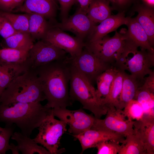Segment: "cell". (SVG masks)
Returning <instances> with one entry per match:
<instances>
[{
  "mask_svg": "<svg viewBox=\"0 0 154 154\" xmlns=\"http://www.w3.org/2000/svg\"><path fill=\"white\" fill-rule=\"evenodd\" d=\"M45 100L35 70L30 68L16 77L4 90L0 104L10 106L17 102H40Z\"/></svg>",
  "mask_w": 154,
  "mask_h": 154,
  "instance_id": "3957f363",
  "label": "cell"
},
{
  "mask_svg": "<svg viewBox=\"0 0 154 154\" xmlns=\"http://www.w3.org/2000/svg\"><path fill=\"white\" fill-rule=\"evenodd\" d=\"M17 32L9 21L0 15V35L5 39Z\"/></svg>",
  "mask_w": 154,
  "mask_h": 154,
  "instance_id": "e575fe53",
  "label": "cell"
},
{
  "mask_svg": "<svg viewBox=\"0 0 154 154\" xmlns=\"http://www.w3.org/2000/svg\"><path fill=\"white\" fill-rule=\"evenodd\" d=\"M129 0H116V2L119 5H123L127 2Z\"/></svg>",
  "mask_w": 154,
  "mask_h": 154,
  "instance_id": "b9f144b4",
  "label": "cell"
},
{
  "mask_svg": "<svg viewBox=\"0 0 154 154\" xmlns=\"http://www.w3.org/2000/svg\"><path fill=\"white\" fill-rule=\"evenodd\" d=\"M150 7H153L154 5V0H143Z\"/></svg>",
  "mask_w": 154,
  "mask_h": 154,
  "instance_id": "60d3db41",
  "label": "cell"
},
{
  "mask_svg": "<svg viewBox=\"0 0 154 154\" xmlns=\"http://www.w3.org/2000/svg\"><path fill=\"white\" fill-rule=\"evenodd\" d=\"M42 39L64 50L71 57L78 55L85 46L84 41L56 27H51Z\"/></svg>",
  "mask_w": 154,
  "mask_h": 154,
  "instance_id": "7c38bea8",
  "label": "cell"
},
{
  "mask_svg": "<svg viewBox=\"0 0 154 154\" xmlns=\"http://www.w3.org/2000/svg\"><path fill=\"white\" fill-rule=\"evenodd\" d=\"M140 80L135 76L128 74L124 71L119 109L122 110L130 101L134 99L138 89L141 86Z\"/></svg>",
  "mask_w": 154,
  "mask_h": 154,
  "instance_id": "ffe728a7",
  "label": "cell"
},
{
  "mask_svg": "<svg viewBox=\"0 0 154 154\" xmlns=\"http://www.w3.org/2000/svg\"><path fill=\"white\" fill-rule=\"evenodd\" d=\"M134 133L143 144L147 154H154V116L144 115L133 124Z\"/></svg>",
  "mask_w": 154,
  "mask_h": 154,
  "instance_id": "9a60e30c",
  "label": "cell"
},
{
  "mask_svg": "<svg viewBox=\"0 0 154 154\" xmlns=\"http://www.w3.org/2000/svg\"></svg>",
  "mask_w": 154,
  "mask_h": 154,
  "instance_id": "f6af8a7d",
  "label": "cell"
},
{
  "mask_svg": "<svg viewBox=\"0 0 154 154\" xmlns=\"http://www.w3.org/2000/svg\"><path fill=\"white\" fill-rule=\"evenodd\" d=\"M51 112L54 116L69 126L68 131L72 135H77L90 129L95 119L81 109L70 110L66 108H52Z\"/></svg>",
  "mask_w": 154,
  "mask_h": 154,
  "instance_id": "8fae6325",
  "label": "cell"
},
{
  "mask_svg": "<svg viewBox=\"0 0 154 154\" xmlns=\"http://www.w3.org/2000/svg\"><path fill=\"white\" fill-rule=\"evenodd\" d=\"M14 0H0V10L10 12L12 3Z\"/></svg>",
  "mask_w": 154,
  "mask_h": 154,
  "instance_id": "74e56055",
  "label": "cell"
},
{
  "mask_svg": "<svg viewBox=\"0 0 154 154\" xmlns=\"http://www.w3.org/2000/svg\"><path fill=\"white\" fill-rule=\"evenodd\" d=\"M127 38L123 49L115 63L117 69L128 71L131 74L139 79H144L145 76L152 71L154 65V54L142 48Z\"/></svg>",
  "mask_w": 154,
  "mask_h": 154,
  "instance_id": "5b68a950",
  "label": "cell"
},
{
  "mask_svg": "<svg viewBox=\"0 0 154 154\" xmlns=\"http://www.w3.org/2000/svg\"><path fill=\"white\" fill-rule=\"evenodd\" d=\"M67 58L35 69L47 101L45 105L49 108H66L72 104L68 87L70 64Z\"/></svg>",
  "mask_w": 154,
  "mask_h": 154,
  "instance_id": "6da1fadb",
  "label": "cell"
},
{
  "mask_svg": "<svg viewBox=\"0 0 154 154\" xmlns=\"http://www.w3.org/2000/svg\"><path fill=\"white\" fill-rule=\"evenodd\" d=\"M96 26L87 14L78 9L74 14L66 20L56 23L51 27L72 32L76 37L84 41L91 33Z\"/></svg>",
  "mask_w": 154,
  "mask_h": 154,
  "instance_id": "4fadbf2b",
  "label": "cell"
},
{
  "mask_svg": "<svg viewBox=\"0 0 154 154\" xmlns=\"http://www.w3.org/2000/svg\"><path fill=\"white\" fill-rule=\"evenodd\" d=\"M127 39L126 32L116 31L112 37L106 35L97 40L85 42L84 47L105 62L110 64L115 63L122 52Z\"/></svg>",
  "mask_w": 154,
  "mask_h": 154,
  "instance_id": "8992f818",
  "label": "cell"
},
{
  "mask_svg": "<svg viewBox=\"0 0 154 154\" xmlns=\"http://www.w3.org/2000/svg\"><path fill=\"white\" fill-rule=\"evenodd\" d=\"M29 51L9 48L0 49V59L9 63H21L25 62L28 56Z\"/></svg>",
  "mask_w": 154,
  "mask_h": 154,
  "instance_id": "4dcf8cb0",
  "label": "cell"
},
{
  "mask_svg": "<svg viewBox=\"0 0 154 154\" xmlns=\"http://www.w3.org/2000/svg\"><path fill=\"white\" fill-rule=\"evenodd\" d=\"M124 109L123 111L125 116L130 120H139L144 115L142 105L135 99L130 101Z\"/></svg>",
  "mask_w": 154,
  "mask_h": 154,
  "instance_id": "1f68e13d",
  "label": "cell"
},
{
  "mask_svg": "<svg viewBox=\"0 0 154 154\" xmlns=\"http://www.w3.org/2000/svg\"><path fill=\"white\" fill-rule=\"evenodd\" d=\"M0 15L6 18L16 32L29 33V17L27 13L15 14L0 10Z\"/></svg>",
  "mask_w": 154,
  "mask_h": 154,
  "instance_id": "f546056e",
  "label": "cell"
},
{
  "mask_svg": "<svg viewBox=\"0 0 154 154\" xmlns=\"http://www.w3.org/2000/svg\"><path fill=\"white\" fill-rule=\"evenodd\" d=\"M91 0H76L79 4L80 7L78 9L80 11L87 14L88 10Z\"/></svg>",
  "mask_w": 154,
  "mask_h": 154,
  "instance_id": "f35d334b",
  "label": "cell"
},
{
  "mask_svg": "<svg viewBox=\"0 0 154 154\" xmlns=\"http://www.w3.org/2000/svg\"><path fill=\"white\" fill-rule=\"evenodd\" d=\"M51 110L40 102H17L10 106L0 104V122L4 123L7 127L15 124L22 134L29 137L51 113Z\"/></svg>",
  "mask_w": 154,
  "mask_h": 154,
  "instance_id": "7a4b0ae2",
  "label": "cell"
},
{
  "mask_svg": "<svg viewBox=\"0 0 154 154\" xmlns=\"http://www.w3.org/2000/svg\"><path fill=\"white\" fill-rule=\"evenodd\" d=\"M134 99L142 105L144 115L154 116V93L141 86L138 88Z\"/></svg>",
  "mask_w": 154,
  "mask_h": 154,
  "instance_id": "f1b7e54d",
  "label": "cell"
},
{
  "mask_svg": "<svg viewBox=\"0 0 154 154\" xmlns=\"http://www.w3.org/2000/svg\"><path fill=\"white\" fill-rule=\"evenodd\" d=\"M27 14L29 33L34 41L42 39L51 26L43 16L37 14Z\"/></svg>",
  "mask_w": 154,
  "mask_h": 154,
  "instance_id": "603a6c76",
  "label": "cell"
},
{
  "mask_svg": "<svg viewBox=\"0 0 154 154\" xmlns=\"http://www.w3.org/2000/svg\"><path fill=\"white\" fill-rule=\"evenodd\" d=\"M70 75L69 95L72 101L80 102L84 109L91 112L95 118L106 115L107 107L98 98L93 85L70 63Z\"/></svg>",
  "mask_w": 154,
  "mask_h": 154,
  "instance_id": "277c9868",
  "label": "cell"
},
{
  "mask_svg": "<svg viewBox=\"0 0 154 154\" xmlns=\"http://www.w3.org/2000/svg\"><path fill=\"white\" fill-rule=\"evenodd\" d=\"M138 15L135 17L147 34L151 46L154 44V13L150 7H141L137 10Z\"/></svg>",
  "mask_w": 154,
  "mask_h": 154,
  "instance_id": "d4e9b609",
  "label": "cell"
},
{
  "mask_svg": "<svg viewBox=\"0 0 154 154\" xmlns=\"http://www.w3.org/2000/svg\"><path fill=\"white\" fill-rule=\"evenodd\" d=\"M2 93L0 91V98L1 96V95L2 94Z\"/></svg>",
  "mask_w": 154,
  "mask_h": 154,
  "instance_id": "ee69618b",
  "label": "cell"
},
{
  "mask_svg": "<svg viewBox=\"0 0 154 154\" xmlns=\"http://www.w3.org/2000/svg\"><path fill=\"white\" fill-rule=\"evenodd\" d=\"M106 116L103 119L95 118L90 129L116 133L124 135L134 133V121L126 119L123 110L116 109L113 106H107Z\"/></svg>",
  "mask_w": 154,
  "mask_h": 154,
  "instance_id": "9c48e42d",
  "label": "cell"
},
{
  "mask_svg": "<svg viewBox=\"0 0 154 154\" xmlns=\"http://www.w3.org/2000/svg\"><path fill=\"white\" fill-rule=\"evenodd\" d=\"M67 53L50 42L41 39L34 43L29 51L27 60L31 68L67 58Z\"/></svg>",
  "mask_w": 154,
  "mask_h": 154,
  "instance_id": "30bf717a",
  "label": "cell"
},
{
  "mask_svg": "<svg viewBox=\"0 0 154 154\" xmlns=\"http://www.w3.org/2000/svg\"><path fill=\"white\" fill-rule=\"evenodd\" d=\"M67 59L92 85L100 75L112 67L110 64L101 60L85 47L78 55L67 57Z\"/></svg>",
  "mask_w": 154,
  "mask_h": 154,
  "instance_id": "ba28073f",
  "label": "cell"
},
{
  "mask_svg": "<svg viewBox=\"0 0 154 154\" xmlns=\"http://www.w3.org/2000/svg\"><path fill=\"white\" fill-rule=\"evenodd\" d=\"M10 150L11 151L13 154H19V151L18 149L17 145H15L13 143H11L10 144Z\"/></svg>",
  "mask_w": 154,
  "mask_h": 154,
  "instance_id": "ab89813d",
  "label": "cell"
},
{
  "mask_svg": "<svg viewBox=\"0 0 154 154\" xmlns=\"http://www.w3.org/2000/svg\"><path fill=\"white\" fill-rule=\"evenodd\" d=\"M118 71V69L112 67L103 72L96 79L97 95L101 102L105 106V102L108 96L111 85Z\"/></svg>",
  "mask_w": 154,
  "mask_h": 154,
  "instance_id": "7402d4cb",
  "label": "cell"
},
{
  "mask_svg": "<svg viewBox=\"0 0 154 154\" xmlns=\"http://www.w3.org/2000/svg\"><path fill=\"white\" fill-rule=\"evenodd\" d=\"M72 135L80 142L82 148L81 153L88 149L96 147L98 143L102 141L113 140L121 143L125 137L121 134L91 129Z\"/></svg>",
  "mask_w": 154,
  "mask_h": 154,
  "instance_id": "5bb4252c",
  "label": "cell"
},
{
  "mask_svg": "<svg viewBox=\"0 0 154 154\" xmlns=\"http://www.w3.org/2000/svg\"><path fill=\"white\" fill-rule=\"evenodd\" d=\"M34 41L28 33L17 32L5 38L1 43L3 48H9L29 51L33 46Z\"/></svg>",
  "mask_w": 154,
  "mask_h": 154,
  "instance_id": "cb8c5ba5",
  "label": "cell"
},
{
  "mask_svg": "<svg viewBox=\"0 0 154 154\" xmlns=\"http://www.w3.org/2000/svg\"><path fill=\"white\" fill-rule=\"evenodd\" d=\"M128 17H126L123 12L110 16L96 26L88 37L87 42H91L100 39L108 33L116 31L120 26L126 25Z\"/></svg>",
  "mask_w": 154,
  "mask_h": 154,
  "instance_id": "2e32d148",
  "label": "cell"
},
{
  "mask_svg": "<svg viewBox=\"0 0 154 154\" xmlns=\"http://www.w3.org/2000/svg\"><path fill=\"white\" fill-rule=\"evenodd\" d=\"M148 76L144 78V84L141 86L151 92L154 93V72L152 71Z\"/></svg>",
  "mask_w": 154,
  "mask_h": 154,
  "instance_id": "8d00e7d4",
  "label": "cell"
},
{
  "mask_svg": "<svg viewBox=\"0 0 154 154\" xmlns=\"http://www.w3.org/2000/svg\"><path fill=\"white\" fill-rule=\"evenodd\" d=\"M119 143L113 140H106L98 143L96 147L97 154H117L119 151Z\"/></svg>",
  "mask_w": 154,
  "mask_h": 154,
  "instance_id": "836d02e7",
  "label": "cell"
},
{
  "mask_svg": "<svg viewBox=\"0 0 154 154\" xmlns=\"http://www.w3.org/2000/svg\"><path fill=\"white\" fill-rule=\"evenodd\" d=\"M121 143L119 154H147L143 143L135 133L127 135Z\"/></svg>",
  "mask_w": 154,
  "mask_h": 154,
  "instance_id": "4316f807",
  "label": "cell"
},
{
  "mask_svg": "<svg viewBox=\"0 0 154 154\" xmlns=\"http://www.w3.org/2000/svg\"><path fill=\"white\" fill-rule=\"evenodd\" d=\"M109 1H110L113 3H115L116 2V0H106Z\"/></svg>",
  "mask_w": 154,
  "mask_h": 154,
  "instance_id": "7bdbcfd3",
  "label": "cell"
},
{
  "mask_svg": "<svg viewBox=\"0 0 154 154\" xmlns=\"http://www.w3.org/2000/svg\"><path fill=\"white\" fill-rule=\"evenodd\" d=\"M119 70V69H118ZM124 71L119 70L111 85L108 96L105 102L106 106H113L119 109V103L121 92Z\"/></svg>",
  "mask_w": 154,
  "mask_h": 154,
  "instance_id": "83f0119b",
  "label": "cell"
},
{
  "mask_svg": "<svg viewBox=\"0 0 154 154\" xmlns=\"http://www.w3.org/2000/svg\"><path fill=\"white\" fill-rule=\"evenodd\" d=\"M14 126H0V154H5L6 151L10 150L9 140L14 133Z\"/></svg>",
  "mask_w": 154,
  "mask_h": 154,
  "instance_id": "d6a6232c",
  "label": "cell"
},
{
  "mask_svg": "<svg viewBox=\"0 0 154 154\" xmlns=\"http://www.w3.org/2000/svg\"><path fill=\"white\" fill-rule=\"evenodd\" d=\"M66 126L64 121L55 119L51 112L38 127V133L33 139L51 154L62 153L64 152V149L58 148L60 139L67 131Z\"/></svg>",
  "mask_w": 154,
  "mask_h": 154,
  "instance_id": "52a82bcc",
  "label": "cell"
},
{
  "mask_svg": "<svg viewBox=\"0 0 154 154\" xmlns=\"http://www.w3.org/2000/svg\"><path fill=\"white\" fill-rule=\"evenodd\" d=\"M30 69L27 60L21 63H9L0 59V91L2 93L16 77Z\"/></svg>",
  "mask_w": 154,
  "mask_h": 154,
  "instance_id": "ac0fdd59",
  "label": "cell"
},
{
  "mask_svg": "<svg viewBox=\"0 0 154 154\" xmlns=\"http://www.w3.org/2000/svg\"><path fill=\"white\" fill-rule=\"evenodd\" d=\"M57 4L55 0H25L22 5L14 12L37 14L51 19L56 15Z\"/></svg>",
  "mask_w": 154,
  "mask_h": 154,
  "instance_id": "e0dca14e",
  "label": "cell"
},
{
  "mask_svg": "<svg viewBox=\"0 0 154 154\" xmlns=\"http://www.w3.org/2000/svg\"><path fill=\"white\" fill-rule=\"evenodd\" d=\"M87 15L94 23H100L111 15L109 1L106 0H91Z\"/></svg>",
  "mask_w": 154,
  "mask_h": 154,
  "instance_id": "484cf974",
  "label": "cell"
},
{
  "mask_svg": "<svg viewBox=\"0 0 154 154\" xmlns=\"http://www.w3.org/2000/svg\"><path fill=\"white\" fill-rule=\"evenodd\" d=\"M60 5V15L62 21L68 17L69 11L76 0H56Z\"/></svg>",
  "mask_w": 154,
  "mask_h": 154,
  "instance_id": "d590c367",
  "label": "cell"
},
{
  "mask_svg": "<svg viewBox=\"0 0 154 154\" xmlns=\"http://www.w3.org/2000/svg\"><path fill=\"white\" fill-rule=\"evenodd\" d=\"M11 138L16 141L18 150L23 154H51L44 147L38 145L33 139L21 133L14 132Z\"/></svg>",
  "mask_w": 154,
  "mask_h": 154,
  "instance_id": "44dd1931",
  "label": "cell"
},
{
  "mask_svg": "<svg viewBox=\"0 0 154 154\" xmlns=\"http://www.w3.org/2000/svg\"><path fill=\"white\" fill-rule=\"evenodd\" d=\"M126 25L128 38L137 46L154 53V49L150 45L147 34L136 18L128 17Z\"/></svg>",
  "mask_w": 154,
  "mask_h": 154,
  "instance_id": "d6986e66",
  "label": "cell"
}]
</instances>
